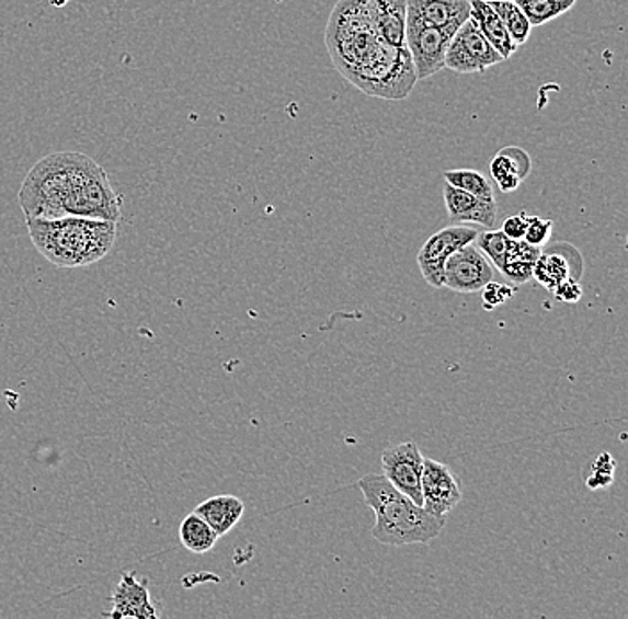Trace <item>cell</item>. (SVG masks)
Wrapping results in <instances>:
<instances>
[{
  "mask_svg": "<svg viewBox=\"0 0 628 619\" xmlns=\"http://www.w3.org/2000/svg\"><path fill=\"white\" fill-rule=\"evenodd\" d=\"M110 618L156 619L158 612L150 600V591L147 582L138 581L135 573H124L118 586L111 596Z\"/></svg>",
  "mask_w": 628,
  "mask_h": 619,
  "instance_id": "12",
  "label": "cell"
},
{
  "mask_svg": "<svg viewBox=\"0 0 628 619\" xmlns=\"http://www.w3.org/2000/svg\"><path fill=\"white\" fill-rule=\"evenodd\" d=\"M527 213H519V215H514V217H507L504 223H502V232L507 236L509 240H523L525 229H527Z\"/></svg>",
  "mask_w": 628,
  "mask_h": 619,
  "instance_id": "26",
  "label": "cell"
},
{
  "mask_svg": "<svg viewBox=\"0 0 628 619\" xmlns=\"http://www.w3.org/2000/svg\"><path fill=\"white\" fill-rule=\"evenodd\" d=\"M423 459L416 443H402L382 454L384 477L418 505H423Z\"/></svg>",
  "mask_w": 628,
  "mask_h": 619,
  "instance_id": "8",
  "label": "cell"
},
{
  "mask_svg": "<svg viewBox=\"0 0 628 619\" xmlns=\"http://www.w3.org/2000/svg\"><path fill=\"white\" fill-rule=\"evenodd\" d=\"M446 211L452 223H477L486 229H494L499 220V204L496 200H486L471 193L463 192L459 187L445 183L443 187Z\"/></svg>",
  "mask_w": 628,
  "mask_h": 619,
  "instance_id": "11",
  "label": "cell"
},
{
  "mask_svg": "<svg viewBox=\"0 0 628 619\" xmlns=\"http://www.w3.org/2000/svg\"><path fill=\"white\" fill-rule=\"evenodd\" d=\"M614 468H616V461L613 457L609 454H602L593 466V475L587 479V485L591 490L607 488L613 482Z\"/></svg>",
  "mask_w": 628,
  "mask_h": 619,
  "instance_id": "25",
  "label": "cell"
},
{
  "mask_svg": "<svg viewBox=\"0 0 628 619\" xmlns=\"http://www.w3.org/2000/svg\"><path fill=\"white\" fill-rule=\"evenodd\" d=\"M491 8L496 11V15L502 20L509 36L513 38L514 44H527L533 33V25L528 22L527 16L519 10V5L514 0H488Z\"/></svg>",
  "mask_w": 628,
  "mask_h": 619,
  "instance_id": "19",
  "label": "cell"
},
{
  "mask_svg": "<svg viewBox=\"0 0 628 619\" xmlns=\"http://www.w3.org/2000/svg\"><path fill=\"white\" fill-rule=\"evenodd\" d=\"M539 254H541V249L528 245L527 241H513L499 272L509 283L516 284V286L527 284L533 279L534 264Z\"/></svg>",
  "mask_w": 628,
  "mask_h": 619,
  "instance_id": "17",
  "label": "cell"
},
{
  "mask_svg": "<svg viewBox=\"0 0 628 619\" xmlns=\"http://www.w3.org/2000/svg\"><path fill=\"white\" fill-rule=\"evenodd\" d=\"M67 2L68 0H50V4L56 5V8H62Z\"/></svg>",
  "mask_w": 628,
  "mask_h": 619,
  "instance_id": "28",
  "label": "cell"
},
{
  "mask_svg": "<svg viewBox=\"0 0 628 619\" xmlns=\"http://www.w3.org/2000/svg\"><path fill=\"white\" fill-rule=\"evenodd\" d=\"M493 277V264L473 241L456 250L443 268V286L457 294H477Z\"/></svg>",
  "mask_w": 628,
  "mask_h": 619,
  "instance_id": "6",
  "label": "cell"
},
{
  "mask_svg": "<svg viewBox=\"0 0 628 619\" xmlns=\"http://www.w3.org/2000/svg\"><path fill=\"white\" fill-rule=\"evenodd\" d=\"M552 231V220H543V218L539 217H528L527 229H525L523 241H527L528 245L543 249V247L547 245L548 241H550Z\"/></svg>",
  "mask_w": 628,
  "mask_h": 619,
  "instance_id": "24",
  "label": "cell"
},
{
  "mask_svg": "<svg viewBox=\"0 0 628 619\" xmlns=\"http://www.w3.org/2000/svg\"><path fill=\"white\" fill-rule=\"evenodd\" d=\"M179 538H181V542H183V547L186 548L187 552L201 555V553L212 552L216 541H218V534L209 527L206 519L201 518L193 511L192 514H187L186 518L183 519V524L179 527Z\"/></svg>",
  "mask_w": 628,
  "mask_h": 619,
  "instance_id": "18",
  "label": "cell"
},
{
  "mask_svg": "<svg viewBox=\"0 0 628 619\" xmlns=\"http://www.w3.org/2000/svg\"><path fill=\"white\" fill-rule=\"evenodd\" d=\"M99 170L101 164L82 152H54L39 159L20 186L25 220L73 217L82 187Z\"/></svg>",
  "mask_w": 628,
  "mask_h": 619,
  "instance_id": "1",
  "label": "cell"
},
{
  "mask_svg": "<svg viewBox=\"0 0 628 619\" xmlns=\"http://www.w3.org/2000/svg\"><path fill=\"white\" fill-rule=\"evenodd\" d=\"M406 19L431 27H456L470 19V0H408Z\"/></svg>",
  "mask_w": 628,
  "mask_h": 619,
  "instance_id": "13",
  "label": "cell"
},
{
  "mask_svg": "<svg viewBox=\"0 0 628 619\" xmlns=\"http://www.w3.org/2000/svg\"><path fill=\"white\" fill-rule=\"evenodd\" d=\"M470 19L476 20L480 33L484 34V38L504 58V61L518 50V45L514 44L513 38L509 36L502 20L488 0H470Z\"/></svg>",
  "mask_w": 628,
  "mask_h": 619,
  "instance_id": "15",
  "label": "cell"
},
{
  "mask_svg": "<svg viewBox=\"0 0 628 619\" xmlns=\"http://www.w3.org/2000/svg\"><path fill=\"white\" fill-rule=\"evenodd\" d=\"M584 274V260L581 252L570 243L557 241L545 245L534 264L533 279L553 294V289L564 280H579Z\"/></svg>",
  "mask_w": 628,
  "mask_h": 619,
  "instance_id": "9",
  "label": "cell"
},
{
  "mask_svg": "<svg viewBox=\"0 0 628 619\" xmlns=\"http://www.w3.org/2000/svg\"><path fill=\"white\" fill-rule=\"evenodd\" d=\"M443 181L446 184H450V186L459 187L463 192L471 193L476 197L486 198V200H496L490 179L486 177L484 173L477 172V170H446V172H443Z\"/></svg>",
  "mask_w": 628,
  "mask_h": 619,
  "instance_id": "20",
  "label": "cell"
},
{
  "mask_svg": "<svg viewBox=\"0 0 628 619\" xmlns=\"http://www.w3.org/2000/svg\"><path fill=\"white\" fill-rule=\"evenodd\" d=\"M456 31V27H431L406 19V48L413 62L416 81L442 72L446 50Z\"/></svg>",
  "mask_w": 628,
  "mask_h": 619,
  "instance_id": "4",
  "label": "cell"
},
{
  "mask_svg": "<svg viewBox=\"0 0 628 619\" xmlns=\"http://www.w3.org/2000/svg\"><path fill=\"white\" fill-rule=\"evenodd\" d=\"M553 295H556L557 300H561V302L576 303L581 300L584 291H582V286L579 284V280L568 279L553 289Z\"/></svg>",
  "mask_w": 628,
  "mask_h": 619,
  "instance_id": "27",
  "label": "cell"
},
{
  "mask_svg": "<svg viewBox=\"0 0 628 619\" xmlns=\"http://www.w3.org/2000/svg\"><path fill=\"white\" fill-rule=\"evenodd\" d=\"M533 170V159L519 147H505L490 164L491 177L502 193L516 192Z\"/></svg>",
  "mask_w": 628,
  "mask_h": 619,
  "instance_id": "14",
  "label": "cell"
},
{
  "mask_svg": "<svg viewBox=\"0 0 628 619\" xmlns=\"http://www.w3.org/2000/svg\"><path fill=\"white\" fill-rule=\"evenodd\" d=\"M366 505L374 511L372 536L388 547L429 545L445 528V518L429 513L423 505L400 493L384 475L363 477L357 482Z\"/></svg>",
  "mask_w": 628,
  "mask_h": 619,
  "instance_id": "3",
  "label": "cell"
},
{
  "mask_svg": "<svg viewBox=\"0 0 628 619\" xmlns=\"http://www.w3.org/2000/svg\"><path fill=\"white\" fill-rule=\"evenodd\" d=\"M514 2L519 5V10L525 13L533 27L548 24L550 20L573 10V5L576 4V0H514Z\"/></svg>",
  "mask_w": 628,
  "mask_h": 619,
  "instance_id": "21",
  "label": "cell"
},
{
  "mask_svg": "<svg viewBox=\"0 0 628 619\" xmlns=\"http://www.w3.org/2000/svg\"><path fill=\"white\" fill-rule=\"evenodd\" d=\"M423 507L434 516L445 518L463 500L459 477L450 466L434 459H423L422 471Z\"/></svg>",
  "mask_w": 628,
  "mask_h": 619,
  "instance_id": "10",
  "label": "cell"
},
{
  "mask_svg": "<svg viewBox=\"0 0 628 619\" xmlns=\"http://www.w3.org/2000/svg\"><path fill=\"white\" fill-rule=\"evenodd\" d=\"M499 62H504V58L491 47L484 34L480 33L476 20L468 19L452 36L446 50L445 68L468 76L486 72Z\"/></svg>",
  "mask_w": 628,
  "mask_h": 619,
  "instance_id": "5",
  "label": "cell"
},
{
  "mask_svg": "<svg viewBox=\"0 0 628 619\" xmlns=\"http://www.w3.org/2000/svg\"><path fill=\"white\" fill-rule=\"evenodd\" d=\"M473 243L490 260V263H493L499 270L504 263L505 254H507L509 247H511L513 240H509L507 236L502 231L488 229V231L479 232Z\"/></svg>",
  "mask_w": 628,
  "mask_h": 619,
  "instance_id": "22",
  "label": "cell"
},
{
  "mask_svg": "<svg viewBox=\"0 0 628 619\" xmlns=\"http://www.w3.org/2000/svg\"><path fill=\"white\" fill-rule=\"evenodd\" d=\"M480 294H482L484 309L493 311V309L507 303L509 300H513L514 295H516V289H514L513 286H507V284L490 280V283L486 284L484 288L480 289Z\"/></svg>",
  "mask_w": 628,
  "mask_h": 619,
  "instance_id": "23",
  "label": "cell"
},
{
  "mask_svg": "<svg viewBox=\"0 0 628 619\" xmlns=\"http://www.w3.org/2000/svg\"><path fill=\"white\" fill-rule=\"evenodd\" d=\"M34 249L58 268H84L110 254L118 221L93 218H31L25 221Z\"/></svg>",
  "mask_w": 628,
  "mask_h": 619,
  "instance_id": "2",
  "label": "cell"
},
{
  "mask_svg": "<svg viewBox=\"0 0 628 619\" xmlns=\"http://www.w3.org/2000/svg\"><path fill=\"white\" fill-rule=\"evenodd\" d=\"M195 513L206 519L209 527L218 534V538H221L240 524L246 513V504L238 496L218 495L197 505Z\"/></svg>",
  "mask_w": 628,
  "mask_h": 619,
  "instance_id": "16",
  "label": "cell"
},
{
  "mask_svg": "<svg viewBox=\"0 0 628 619\" xmlns=\"http://www.w3.org/2000/svg\"><path fill=\"white\" fill-rule=\"evenodd\" d=\"M479 231L471 227L454 226L445 227L436 234H432L418 254L416 263L422 272L425 283L432 288H443V268L448 257H450L460 247L468 245L476 241Z\"/></svg>",
  "mask_w": 628,
  "mask_h": 619,
  "instance_id": "7",
  "label": "cell"
}]
</instances>
